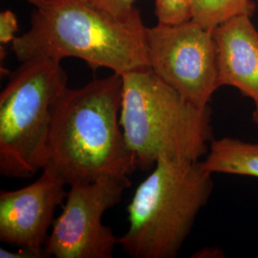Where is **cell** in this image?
I'll list each match as a JSON object with an SVG mask.
<instances>
[{
  "instance_id": "obj_10",
  "label": "cell",
  "mask_w": 258,
  "mask_h": 258,
  "mask_svg": "<svg viewBox=\"0 0 258 258\" xmlns=\"http://www.w3.org/2000/svg\"><path fill=\"white\" fill-rule=\"evenodd\" d=\"M200 163L212 174L258 178V144L230 137L212 140L206 158Z\"/></svg>"
},
{
  "instance_id": "obj_2",
  "label": "cell",
  "mask_w": 258,
  "mask_h": 258,
  "mask_svg": "<svg viewBox=\"0 0 258 258\" xmlns=\"http://www.w3.org/2000/svg\"><path fill=\"white\" fill-rule=\"evenodd\" d=\"M31 27L12 48L20 62L34 58L83 60L92 70L122 75L149 68L147 28L137 8L118 18L89 0H30Z\"/></svg>"
},
{
  "instance_id": "obj_9",
  "label": "cell",
  "mask_w": 258,
  "mask_h": 258,
  "mask_svg": "<svg viewBox=\"0 0 258 258\" xmlns=\"http://www.w3.org/2000/svg\"><path fill=\"white\" fill-rule=\"evenodd\" d=\"M249 14L229 19L213 29L219 86H232L254 104L252 121L258 129V31Z\"/></svg>"
},
{
  "instance_id": "obj_6",
  "label": "cell",
  "mask_w": 258,
  "mask_h": 258,
  "mask_svg": "<svg viewBox=\"0 0 258 258\" xmlns=\"http://www.w3.org/2000/svg\"><path fill=\"white\" fill-rule=\"evenodd\" d=\"M149 68L194 105L209 106L220 87L213 30L192 20L147 28Z\"/></svg>"
},
{
  "instance_id": "obj_4",
  "label": "cell",
  "mask_w": 258,
  "mask_h": 258,
  "mask_svg": "<svg viewBox=\"0 0 258 258\" xmlns=\"http://www.w3.org/2000/svg\"><path fill=\"white\" fill-rule=\"evenodd\" d=\"M213 188L200 161L160 158L137 186L128 207L129 228L118 238L133 258H174Z\"/></svg>"
},
{
  "instance_id": "obj_3",
  "label": "cell",
  "mask_w": 258,
  "mask_h": 258,
  "mask_svg": "<svg viewBox=\"0 0 258 258\" xmlns=\"http://www.w3.org/2000/svg\"><path fill=\"white\" fill-rule=\"evenodd\" d=\"M120 123L138 168L160 158L200 161L212 140L211 107L201 108L164 83L150 68L121 75Z\"/></svg>"
},
{
  "instance_id": "obj_12",
  "label": "cell",
  "mask_w": 258,
  "mask_h": 258,
  "mask_svg": "<svg viewBox=\"0 0 258 258\" xmlns=\"http://www.w3.org/2000/svg\"><path fill=\"white\" fill-rule=\"evenodd\" d=\"M194 0H155L158 23L179 24L191 20Z\"/></svg>"
},
{
  "instance_id": "obj_14",
  "label": "cell",
  "mask_w": 258,
  "mask_h": 258,
  "mask_svg": "<svg viewBox=\"0 0 258 258\" xmlns=\"http://www.w3.org/2000/svg\"><path fill=\"white\" fill-rule=\"evenodd\" d=\"M19 30L16 15L12 11H4L0 14V42L1 45L13 42Z\"/></svg>"
},
{
  "instance_id": "obj_8",
  "label": "cell",
  "mask_w": 258,
  "mask_h": 258,
  "mask_svg": "<svg viewBox=\"0 0 258 258\" xmlns=\"http://www.w3.org/2000/svg\"><path fill=\"white\" fill-rule=\"evenodd\" d=\"M66 184L46 169L33 184L0 194V241L46 257L44 248Z\"/></svg>"
},
{
  "instance_id": "obj_5",
  "label": "cell",
  "mask_w": 258,
  "mask_h": 258,
  "mask_svg": "<svg viewBox=\"0 0 258 258\" xmlns=\"http://www.w3.org/2000/svg\"><path fill=\"white\" fill-rule=\"evenodd\" d=\"M67 88L60 61L21 62L0 95V174L26 179L42 170L55 101Z\"/></svg>"
},
{
  "instance_id": "obj_16",
  "label": "cell",
  "mask_w": 258,
  "mask_h": 258,
  "mask_svg": "<svg viewBox=\"0 0 258 258\" xmlns=\"http://www.w3.org/2000/svg\"><path fill=\"white\" fill-rule=\"evenodd\" d=\"M221 249L216 247H205L203 249H200L199 251L195 252L192 257L196 258H208V257H221L224 255Z\"/></svg>"
},
{
  "instance_id": "obj_1",
  "label": "cell",
  "mask_w": 258,
  "mask_h": 258,
  "mask_svg": "<svg viewBox=\"0 0 258 258\" xmlns=\"http://www.w3.org/2000/svg\"><path fill=\"white\" fill-rule=\"evenodd\" d=\"M121 91L117 73L67 87L53 106L43 169L70 186L128 178L138 166L120 126Z\"/></svg>"
},
{
  "instance_id": "obj_15",
  "label": "cell",
  "mask_w": 258,
  "mask_h": 258,
  "mask_svg": "<svg viewBox=\"0 0 258 258\" xmlns=\"http://www.w3.org/2000/svg\"><path fill=\"white\" fill-rule=\"evenodd\" d=\"M1 258H41L38 254L29 249H19L17 251H12L8 249H0Z\"/></svg>"
},
{
  "instance_id": "obj_13",
  "label": "cell",
  "mask_w": 258,
  "mask_h": 258,
  "mask_svg": "<svg viewBox=\"0 0 258 258\" xmlns=\"http://www.w3.org/2000/svg\"><path fill=\"white\" fill-rule=\"evenodd\" d=\"M98 7L109 12L118 18H126L131 15L136 7L134 2L136 0H89Z\"/></svg>"
},
{
  "instance_id": "obj_7",
  "label": "cell",
  "mask_w": 258,
  "mask_h": 258,
  "mask_svg": "<svg viewBox=\"0 0 258 258\" xmlns=\"http://www.w3.org/2000/svg\"><path fill=\"white\" fill-rule=\"evenodd\" d=\"M130 184L128 178L103 177L71 185L47 240L46 257H112L118 238L103 225L102 217L120 203Z\"/></svg>"
},
{
  "instance_id": "obj_11",
  "label": "cell",
  "mask_w": 258,
  "mask_h": 258,
  "mask_svg": "<svg viewBox=\"0 0 258 258\" xmlns=\"http://www.w3.org/2000/svg\"><path fill=\"white\" fill-rule=\"evenodd\" d=\"M252 9L250 0H194L191 20L213 30L234 17L250 15Z\"/></svg>"
}]
</instances>
